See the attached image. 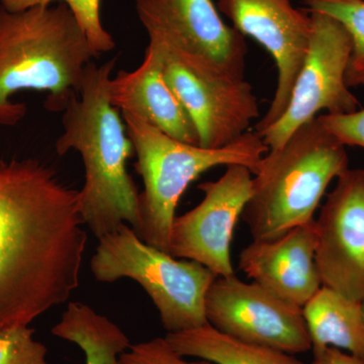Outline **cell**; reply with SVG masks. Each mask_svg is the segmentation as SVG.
I'll return each instance as SVG.
<instances>
[{"label":"cell","mask_w":364,"mask_h":364,"mask_svg":"<svg viewBox=\"0 0 364 364\" xmlns=\"http://www.w3.org/2000/svg\"><path fill=\"white\" fill-rule=\"evenodd\" d=\"M316 243L313 220L274 240H253L242 249L239 268L270 293L303 308L323 286Z\"/></svg>","instance_id":"cell-14"},{"label":"cell","mask_w":364,"mask_h":364,"mask_svg":"<svg viewBox=\"0 0 364 364\" xmlns=\"http://www.w3.org/2000/svg\"><path fill=\"white\" fill-rule=\"evenodd\" d=\"M142 176L140 225L136 233L146 243L168 253L170 231L177 205L191 182L217 166L243 165L257 172L269 148L255 131H249L221 148L181 142L140 117L121 112Z\"/></svg>","instance_id":"cell-5"},{"label":"cell","mask_w":364,"mask_h":364,"mask_svg":"<svg viewBox=\"0 0 364 364\" xmlns=\"http://www.w3.org/2000/svg\"><path fill=\"white\" fill-rule=\"evenodd\" d=\"M318 119L326 130L344 146L364 148V109L350 114H323Z\"/></svg>","instance_id":"cell-23"},{"label":"cell","mask_w":364,"mask_h":364,"mask_svg":"<svg viewBox=\"0 0 364 364\" xmlns=\"http://www.w3.org/2000/svg\"><path fill=\"white\" fill-rule=\"evenodd\" d=\"M313 354L312 364H364L361 359L334 347H327L324 350Z\"/></svg>","instance_id":"cell-24"},{"label":"cell","mask_w":364,"mask_h":364,"mask_svg":"<svg viewBox=\"0 0 364 364\" xmlns=\"http://www.w3.org/2000/svg\"><path fill=\"white\" fill-rule=\"evenodd\" d=\"M315 259L323 286L364 301V169L337 178L315 219Z\"/></svg>","instance_id":"cell-13"},{"label":"cell","mask_w":364,"mask_h":364,"mask_svg":"<svg viewBox=\"0 0 364 364\" xmlns=\"http://www.w3.org/2000/svg\"><path fill=\"white\" fill-rule=\"evenodd\" d=\"M363 314H364V301H363Z\"/></svg>","instance_id":"cell-25"},{"label":"cell","mask_w":364,"mask_h":364,"mask_svg":"<svg viewBox=\"0 0 364 364\" xmlns=\"http://www.w3.org/2000/svg\"><path fill=\"white\" fill-rule=\"evenodd\" d=\"M215 6L235 30L259 43L274 60L277 85L267 114L255 124L260 135L289 105L310 46L312 16L310 11L294 7L291 0H215Z\"/></svg>","instance_id":"cell-11"},{"label":"cell","mask_w":364,"mask_h":364,"mask_svg":"<svg viewBox=\"0 0 364 364\" xmlns=\"http://www.w3.org/2000/svg\"><path fill=\"white\" fill-rule=\"evenodd\" d=\"M149 40L193 55L231 77L245 79V37L223 21L214 0H134Z\"/></svg>","instance_id":"cell-12"},{"label":"cell","mask_w":364,"mask_h":364,"mask_svg":"<svg viewBox=\"0 0 364 364\" xmlns=\"http://www.w3.org/2000/svg\"><path fill=\"white\" fill-rule=\"evenodd\" d=\"M121 364H213L200 359L188 361L177 353L164 338H154L131 345L119 355Z\"/></svg>","instance_id":"cell-22"},{"label":"cell","mask_w":364,"mask_h":364,"mask_svg":"<svg viewBox=\"0 0 364 364\" xmlns=\"http://www.w3.org/2000/svg\"><path fill=\"white\" fill-rule=\"evenodd\" d=\"M52 334L77 345L85 364H121L119 355L130 348V339L119 326L91 306L72 301Z\"/></svg>","instance_id":"cell-18"},{"label":"cell","mask_w":364,"mask_h":364,"mask_svg":"<svg viewBox=\"0 0 364 364\" xmlns=\"http://www.w3.org/2000/svg\"><path fill=\"white\" fill-rule=\"evenodd\" d=\"M79 191L40 160L0 158V328L28 326L78 289Z\"/></svg>","instance_id":"cell-1"},{"label":"cell","mask_w":364,"mask_h":364,"mask_svg":"<svg viewBox=\"0 0 364 364\" xmlns=\"http://www.w3.org/2000/svg\"><path fill=\"white\" fill-rule=\"evenodd\" d=\"M313 353L334 347L364 361L363 303L321 287L303 306Z\"/></svg>","instance_id":"cell-16"},{"label":"cell","mask_w":364,"mask_h":364,"mask_svg":"<svg viewBox=\"0 0 364 364\" xmlns=\"http://www.w3.org/2000/svg\"><path fill=\"white\" fill-rule=\"evenodd\" d=\"M114 66L116 59L87 66L80 93L62 112L63 133L55 145L60 156L75 150L82 157L85 182L79 207L98 240L121 225L135 232L140 225V193L127 170L135 150L121 112L109 98Z\"/></svg>","instance_id":"cell-2"},{"label":"cell","mask_w":364,"mask_h":364,"mask_svg":"<svg viewBox=\"0 0 364 364\" xmlns=\"http://www.w3.org/2000/svg\"><path fill=\"white\" fill-rule=\"evenodd\" d=\"M252 172L243 165H229L215 181L198 186L202 202L176 217L170 231L168 253L196 261L217 277L235 274L231 243L252 189Z\"/></svg>","instance_id":"cell-10"},{"label":"cell","mask_w":364,"mask_h":364,"mask_svg":"<svg viewBox=\"0 0 364 364\" xmlns=\"http://www.w3.org/2000/svg\"><path fill=\"white\" fill-rule=\"evenodd\" d=\"M100 56L65 4L18 11L0 6V126L25 119L26 104L14 100L21 91L47 92L46 109L63 112Z\"/></svg>","instance_id":"cell-3"},{"label":"cell","mask_w":364,"mask_h":364,"mask_svg":"<svg viewBox=\"0 0 364 364\" xmlns=\"http://www.w3.org/2000/svg\"><path fill=\"white\" fill-rule=\"evenodd\" d=\"M111 104L181 142L200 145L191 117L165 81L159 46L149 41L141 65L119 71L109 83Z\"/></svg>","instance_id":"cell-15"},{"label":"cell","mask_w":364,"mask_h":364,"mask_svg":"<svg viewBox=\"0 0 364 364\" xmlns=\"http://www.w3.org/2000/svg\"><path fill=\"white\" fill-rule=\"evenodd\" d=\"M33 334L35 330L25 325L0 328V364H49L47 347Z\"/></svg>","instance_id":"cell-21"},{"label":"cell","mask_w":364,"mask_h":364,"mask_svg":"<svg viewBox=\"0 0 364 364\" xmlns=\"http://www.w3.org/2000/svg\"><path fill=\"white\" fill-rule=\"evenodd\" d=\"M98 241L90 263L95 279L135 280L152 299L167 333L208 324L205 299L218 277L212 270L196 261L176 258L153 247L128 224Z\"/></svg>","instance_id":"cell-6"},{"label":"cell","mask_w":364,"mask_h":364,"mask_svg":"<svg viewBox=\"0 0 364 364\" xmlns=\"http://www.w3.org/2000/svg\"><path fill=\"white\" fill-rule=\"evenodd\" d=\"M208 324L228 336L294 354L312 350L303 308L235 274L218 277L205 299Z\"/></svg>","instance_id":"cell-9"},{"label":"cell","mask_w":364,"mask_h":364,"mask_svg":"<svg viewBox=\"0 0 364 364\" xmlns=\"http://www.w3.org/2000/svg\"><path fill=\"white\" fill-rule=\"evenodd\" d=\"M165 81L176 93L198 133L200 146L221 148L249 132L259 117V104L246 79L156 40Z\"/></svg>","instance_id":"cell-7"},{"label":"cell","mask_w":364,"mask_h":364,"mask_svg":"<svg viewBox=\"0 0 364 364\" xmlns=\"http://www.w3.org/2000/svg\"><path fill=\"white\" fill-rule=\"evenodd\" d=\"M165 339L184 358L203 359L213 364H305L286 352L232 338L210 324L167 333Z\"/></svg>","instance_id":"cell-17"},{"label":"cell","mask_w":364,"mask_h":364,"mask_svg":"<svg viewBox=\"0 0 364 364\" xmlns=\"http://www.w3.org/2000/svg\"><path fill=\"white\" fill-rule=\"evenodd\" d=\"M348 168L346 146L318 117L303 124L282 147L268 151L253 176L241 217L253 240H274L315 220L328 186Z\"/></svg>","instance_id":"cell-4"},{"label":"cell","mask_w":364,"mask_h":364,"mask_svg":"<svg viewBox=\"0 0 364 364\" xmlns=\"http://www.w3.org/2000/svg\"><path fill=\"white\" fill-rule=\"evenodd\" d=\"M308 11L336 18L352 39V51L346 71L349 87H364V0H303Z\"/></svg>","instance_id":"cell-19"},{"label":"cell","mask_w":364,"mask_h":364,"mask_svg":"<svg viewBox=\"0 0 364 364\" xmlns=\"http://www.w3.org/2000/svg\"><path fill=\"white\" fill-rule=\"evenodd\" d=\"M310 14L312 37L291 100L277 122L259 135L269 151L282 147L294 132L316 119L318 112L350 114L360 107L358 97L346 83L352 51L350 33L328 14Z\"/></svg>","instance_id":"cell-8"},{"label":"cell","mask_w":364,"mask_h":364,"mask_svg":"<svg viewBox=\"0 0 364 364\" xmlns=\"http://www.w3.org/2000/svg\"><path fill=\"white\" fill-rule=\"evenodd\" d=\"M65 4L82 26L90 44L100 55L116 47L114 38L100 18V0H0V6L9 11H23L33 6Z\"/></svg>","instance_id":"cell-20"}]
</instances>
